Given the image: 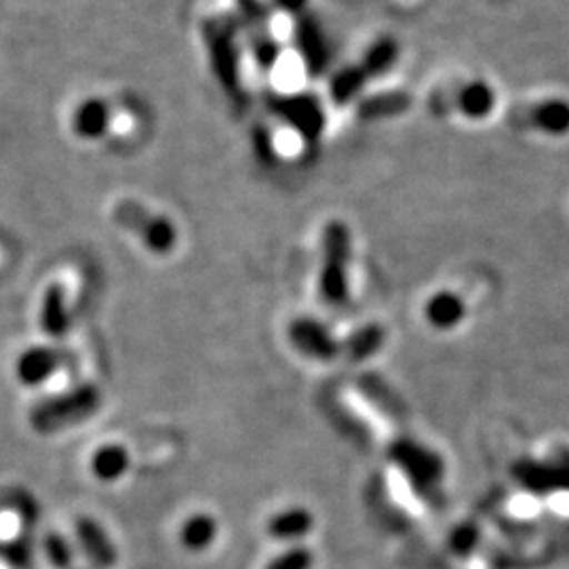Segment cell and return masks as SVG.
<instances>
[{
  "label": "cell",
  "mask_w": 569,
  "mask_h": 569,
  "mask_svg": "<svg viewBox=\"0 0 569 569\" xmlns=\"http://www.w3.org/2000/svg\"><path fill=\"white\" fill-rule=\"evenodd\" d=\"M456 108L472 121L486 119L496 108V93L486 81L467 82L456 96Z\"/></svg>",
  "instance_id": "14"
},
{
  "label": "cell",
  "mask_w": 569,
  "mask_h": 569,
  "mask_svg": "<svg viewBox=\"0 0 569 569\" xmlns=\"http://www.w3.org/2000/svg\"><path fill=\"white\" fill-rule=\"evenodd\" d=\"M390 458L406 472L411 486L420 491H432L443 481V460L418 441H395L390 448Z\"/></svg>",
  "instance_id": "4"
},
{
  "label": "cell",
  "mask_w": 569,
  "mask_h": 569,
  "mask_svg": "<svg viewBox=\"0 0 569 569\" xmlns=\"http://www.w3.org/2000/svg\"><path fill=\"white\" fill-rule=\"evenodd\" d=\"M279 2H281L283 7H289V9H300L305 0H279Z\"/></svg>",
  "instance_id": "23"
},
{
  "label": "cell",
  "mask_w": 569,
  "mask_h": 569,
  "mask_svg": "<svg viewBox=\"0 0 569 569\" xmlns=\"http://www.w3.org/2000/svg\"><path fill=\"white\" fill-rule=\"evenodd\" d=\"M385 346V329L380 326H367L357 329L345 345L342 352L346 359H350L352 363H361L369 357H373L380 348Z\"/></svg>",
  "instance_id": "17"
},
{
  "label": "cell",
  "mask_w": 569,
  "mask_h": 569,
  "mask_svg": "<svg viewBox=\"0 0 569 569\" xmlns=\"http://www.w3.org/2000/svg\"><path fill=\"white\" fill-rule=\"evenodd\" d=\"M218 538V521L209 515H192L180 531L183 549L190 552H203Z\"/></svg>",
  "instance_id": "16"
},
{
  "label": "cell",
  "mask_w": 569,
  "mask_h": 569,
  "mask_svg": "<svg viewBox=\"0 0 569 569\" xmlns=\"http://www.w3.org/2000/svg\"><path fill=\"white\" fill-rule=\"evenodd\" d=\"M397 49L390 41L378 42L369 53H367L366 63L361 66L367 72V77L378 74L382 70H387L388 66L395 61Z\"/></svg>",
  "instance_id": "20"
},
{
  "label": "cell",
  "mask_w": 569,
  "mask_h": 569,
  "mask_svg": "<svg viewBox=\"0 0 569 569\" xmlns=\"http://www.w3.org/2000/svg\"><path fill=\"white\" fill-rule=\"evenodd\" d=\"M312 528H315V517L302 507H293V509L277 512L270 519L268 533L281 542H296L308 536Z\"/></svg>",
  "instance_id": "13"
},
{
  "label": "cell",
  "mask_w": 569,
  "mask_h": 569,
  "mask_svg": "<svg viewBox=\"0 0 569 569\" xmlns=\"http://www.w3.org/2000/svg\"><path fill=\"white\" fill-rule=\"evenodd\" d=\"M475 542H477V531L472 528H465L458 531V533H453V547L458 552H468V550L475 547Z\"/></svg>",
  "instance_id": "22"
},
{
  "label": "cell",
  "mask_w": 569,
  "mask_h": 569,
  "mask_svg": "<svg viewBox=\"0 0 569 569\" xmlns=\"http://www.w3.org/2000/svg\"><path fill=\"white\" fill-rule=\"evenodd\" d=\"M114 220L124 228L133 230L142 239V243L154 253H169L178 241V232L167 218L150 213L146 207L136 201H122L117 204Z\"/></svg>",
  "instance_id": "3"
},
{
  "label": "cell",
  "mask_w": 569,
  "mask_h": 569,
  "mask_svg": "<svg viewBox=\"0 0 569 569\" xmlns=\"http://www.w3.org/2000/svg\"><path fill=\"white\" fill-rule=\"evenodd\" d=\"M74 542L91 569H114L119 566V549L108 529L93 517H79L74 521Z\"/></svg>",
  "instance_id": "5"
},
{
  "label": "cell",
  "mask_w": 569,
  "mask_h": 569,
  "mask_svg": "<svg viewBox=\"0 0 569 569\" xmlns=\"http://www.w3.org/2000/svg\"><path fill=\"white\" fill-rule=\"evenodd\" d=\"M367 81V72L363 68H352V70H345L336 81H333V96L345 102L350 100L359 87Z\"/></svg>",
  "instance_id": "21"
},
{
  "label": "cell",
  "mask_w": 569,
  "mask_h": 569,
  "mask_svg": "<svg viewBox=\"0 0 569 569\" xmlns=\"http://www.w3.org/2000/svg\"><path fill=\"white\" fill-rule=\"evenodd\" d=\"M63 367V352L49 345H37L21 350L16 359L13 373L23 388H41L53 380V376Z\"/></svg>",
  "instance_id": "6"
},
{
  "label": "cell",
  "mask_w": 569,
  "mask_h": 569,
  "mask_svg": "<svg viewBox=\"0 0 569 569\" xmlns=\"http://www.w3.org/2000/svg\"><path fill=\"white\" fill-rule=\"evenodd\" d=\"M312 566H315V552L306 547H293L274 557L266 569H312Z\"/></svg>",
  "instance_id": "19"
},
{
  "label": "cell",
  "mask_w": 569,
  "mask_h": 569,
  "mask_svg": "<svg viewBox=\"0 0 569 569\" xmlns=\"http://www.w3.org/2000/svg\"><path fill=\"white\" fill-rule=\"evenodd\" d=\"M39 327L49 340H61L72 329V315L66 300L63 284L53 283L44 289L39 310Z\"/></svg>",
  "instance_id": "8"
},
{
  "label": "cell",
  "mask_w": 569,
  "mask_h": 569,
  "mask_svg": "<svg viewBox=\"0 0 569 569\" xmlns=\"http://www.w3.org/2000/svg\"><path fill=\"white\" fill-rule=\"evenodd\" d=\"M102 403V388L93 382H81L37 401L28 411V425L41 437H53L98 416Z\"/></svg>",
  "instance_id": "1"
},
{
  "label": "cell",
  "mask_w": 569,
  "mask_h": 569,
  "mask_svg": "<svg viewBox=\"0 0 569 569\" xmlns=\"http://www.w3.org/2000/svg\"><path fill=\"white\" fill-rule=\"evenodd\" d=\"M74 569H84V568H74Z\"/></svg>",
  "instance_id": "24"
},
{
  "label": "cell",
  "mask_w": 569,
  "mask_h": 569,
  "mask_svg": "<svg viewBox=\"0 0 569 569\" xmlns=\"http://www.w3.org/2000/svg\"><path fill=\"white\" fill-rule=\"evenodd\" d=\"M39 550L34 529L23 528L20 533L0 540V561L9 569H34Z\"/></svg>",
  "instance_id": "12"
},
{
  "label": "cell",
  "mask_w": 569,
  "mask_h": 569,
  "mask_svg": "<svg viewBox=\"0 0 569 569\" xmlns=\"http://www.w3.org/2000/svg\"><path fill=\"white\" fill-rule=\"evenodd\" d=\"M326 260L321 268L319 291L327 305L340 306L348 300V262H350V237L348 228L338 222L327 226L323 241Z\"/></svg>",
  "instance_id": "2"
},
{
  "label": "cell",
  "mask_w": 569,
  "mask_h": 569,
  "mask_svg": "<svg viewBox=\"0 0 569 569\" xmlns=\"http://www.w3.org/2000/svg\"><path fill=\"white\" fill-rule=\"evenodd\" d=\"M41 552L44 561L51 569L77 568V550L74 545L60 533V531H47L41 538Z\"/></svg>",
  "instance_id": "18"
},
{
  "label": "cell",
  "mask_w": 569,
  "mask_h": 569,
  "mask_svg": "<svg viewBox=\"0 0 569 569\" xmlns=\"http://www.w3.org/2000/svg\"><path fill=\"white\" fill-rule=\"evenodd\" d=\"M427 321L435 329H453L467 317V305L460 296L451 291H441L432 296L425 308Z\"/></svg>",
  "instance_id": "15"
},
{
  "label": "cell",
  "mask_w": 569,
  "mask_h": 569,
  "mask_svg": "<svg viewBox=\"0 0 569 569\" xmlns=\"http://www.w3.org/2000/svg\"><path fill=\"white\" fill-rule=\"evenodd\" d=\"M289 340L300 355L321 363L333 361L342 352V345L333 333L321 321L310 317H302L289 326Z\"/></svg>",
  "instance_id": "7"
},
{
  "label": "cell",
  "mask_w": 569,
  "mask_h": 569,
  "mask_svg": "<svg viewBox=\"0 0 569 569\" xmlns=\"http://www.w3.org/2000/svg\"><path fill=\"white\" fill-rule=\"evenodd\" d=\"M112 110L102 98H89L72 114V131L82 140H100L106 136Z\"/></svg>",
  "instance_id": "9"
},
{
  "label": "cell",
  "mask_w": 569,
  "mask_h": 569,
  "mask_svg": "<svg viewBox=\"0 0 569 569\" xmlns=\"http://www.w3.org/2000/svg\"><path fill=\"white\" fill-rule=\"evenodd\" d=\"M131 468V453L129 449L117 446V443H108L102 448L96 449L89 462L91 475L100 481V483H117L122 477L129 472Z\"/></svg>",
  "instance_id": "11"
},
{
  "label": "cell",
  "mask_w": 569,
  "mask_h": 569,
  "mask_svg": "<svg viewBox=\"0 0 569 569\" xmlns=\"http://www.w3.org/2000/svg\"><path fill=\"white\" fill-rule=\"evenodd\" d=\"M526 121L529 127L552 136V138H561L569 133V100L561 98H550L545 102L533 103L529 108Z\"/></svg>",
  "instance_id": "10"
}]
</instances>
